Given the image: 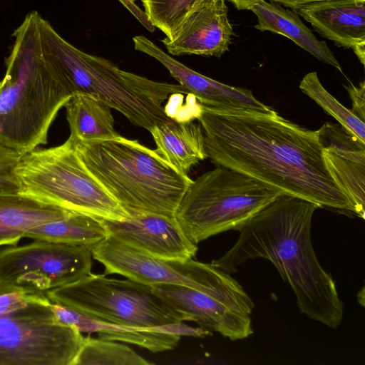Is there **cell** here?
<instances>
[{"label": "cell", "mask_w": 365, "mask_h": 365, "mask_svg": "<svg viewBox=\"0 0 365 365\" xmlns=\"http://www.w3.org/2000/svg\"><path fill=\"white\" fill-rule=\"evenodd\" d=\"M195 118L203 131L207 156L217 166L242 173L319 207L354 214L328 170L316 130L277 112L222 109L201 103Z\"/></svg>", "instance_id": "6da1fadb"}, {"label": "cell", "mask_w": 365, "mask_h": 365, "mask_svg": "<svg viewBox=\"0 0 365 365\" xmlns=\"http://www.w3.org/2000/svg\"><path fill=\"white\" fill-rule=\"evenodd\" d=\"M319 207L293 195L277 197L239 230L236 243L211 264L230 273L248 259L269 260L291 286L300 312L336 329L343 319V303L311 241L312 220Z\"/></svg>", "instance_id": "7a4b0ae2"}, {"label": "cell", "mask_w": 365, "mask_h": 365, "mask_svg": "<svg viewBox=\"0 0 365 365\" xmlns=\"http://www.w3.org/2000/svg\"><path fill=\"white\" fill-rule=\"evenodd\" d=\"M41 19L33 11L14 31L0 88V143L22 155L47 143L50 126L71 97L48 56Z\"/></svg>", "instance_id": "3957f363"}, {"label": "cell", "mask_w": 365, "mask_h": 365, "mask_svg": "<svg viewBox=\"0 0 365 365\" xmlns=\"http://www.w3.org/2000/svg\"><path fill=\"white\" fill-rule=\"evenodd\" d=\"M41 29L52 64L70 96L80 93L96 98L148 131L173 117L163 107L165 101L190 94L180 84L150 80L79 50L43 18Z\"/></svg>", "instance_id": "277c9868"}, {"label": "cell", "mask_w": 365, "mask_h": 365, "mask_svg": "<svg viewBox=\"0 0 365 365\" xmlns=\"http://www.w3.org/2000/svg\"><path fill=\"white\" fill-rule=\"evenodd\" d=\"M76 144L88 170L128 213L175 217L192 180L155 150L120 135Z\"/></svg>", "instance_id": "5b68a950"}, {"label": "cell", "mask_w": 365, "mask_h": 365, "mask_svg": "<svg viewBox=\"0 0 365 365\" xmlns=\"http://www.w3.org/2000/svg\"><path fill=\"white\" fill-rule=\"evenodd\" d=\"M15 173L24 195L99 219L129 216L88 170L70 138L60 145L24 154Z\"/></svg>", "instance_id": "8992f818"}, {"label": "cell", "mask_w": 365, "mask_h": 365, "mask_svg": "<svg viewBox=\"0 0 365 365\" xmlns=\"http://www.w3.org/2000/svg\"><path fill=\"white\" fill-rule=\"evenodd\" d=\"M286 195L242 173L224 167L192 180L175 218L195 245L221 232L241 228L277 197Z\"/></svg>", "instance_id": "52a82bcc"}, {"label": "cell", "mask_w": 365, "mask_h": 365, "mask_svg": "<svg viewBox=\"0 0 365 365\" xmlns=\"http://www.w3.org/2000/svg\"><path fill=\"white\" fill-rule=\"evenodd\" d=\"M46 295L90 318L122 326L150 328L182 322L153 286L129 279L91 273Z\"/></svg>", "instance_id": "ba28073f"}, {"label": "cell", "mask_w": 365, "mask_h": 365, "mask_svg": "<svg viewBox=\"0 0 365 365\" xmlns=\"http://www.w3.org/2000/svg\"><path fill=\"white\" fill-rule=\"evenodd\" d=\"M51 302L0 315V365H71L84 336L56 319Z\"/></svg>", "instance_id": "9c48e42d"}, {"label": "cell", "mask_w": 365, "mask_h": 365, "mask_svg": "<svg viewBox=\"0 0 365 365\" xmlns=\"http://www.w3.org/2000/svg\"><path fill=\"white\" fill-rule=\"evenodd\" d=\"M92 246L34 240L1 249L0 293L46 294L81 279L91 273Z\"/></svg>", "instance_id": "30bf717a"}, {"label": "cell", "mask_w": 365, "mask_h": 365, "mask_svg": "<svg viewBox=\"0 0 365 365\" xmlns=\"http://www.w3.org/2000/svg\"><path fill=\"white\" fill-rule=\"evenodd\" d=\"M93 257L104 274H118L145 284H176L208 292L233 289L240 284L230 274L192 258L164 259L142 253L110 237L92 246Z\"/></svg>", "instance_id": "8fae6325"}, {"label": "cell", "mask_w": 365, "mask_h": 365, "mask_svg": "<svg viewBox=\"0 0 365 365\" xmlns=\"http://www.w3.org/2000/svg\"><path fill=\"white\" fill-rule=\"evenodd\" d=\"M153 287L182 321L194 322L234 341L245 339L253 333L251 314L255 305L241 285L220 292L176 284Z\"/></svg>", "instance_id": "7c38bea8"}, {"label": "cell", "mask_w": 365, "mask_h": 365, "mask_svg": "<svg viewBox=\"0 0 365 365\" xmlns=\"http://www.w3.org/2000/svg\"><path fill=\"white\" fill-rule=\"evenodd\" d=\"M101 220L108 236L155 257L185 260L193 258L198 249L186 236L175 217L131 212L122 220Z\"/></svg>", "instance_id": "4fadbf2b"}, {"label": "cell", "mask_w": 365, "mask_h": 365, "mask_svg": "<svg viewBox=\"0 0 365 365\" xmlns=\"http://www.w3.org/2000/svg\"><path fill=\"white\" fill-rule=\"evenodd\" d=\"M133 41L135 50L159 61L179 84L202 105L267 114L276 112L258 101L250 90L226 85L193 71L143 36H134Z\"/></svg>", "instance_id": "5bb4252c"}, {"label": "cell", "mask_w": 365, "mask_h": 365, "mask_svg": "<svg viewBox=\"0 0 365 365\" xmlns=\"http://www.w3.org/2000/svg\"><path fill=\"white\" fill-rule=\"evenodd\" d=\"M225 0H202L185 16L171 38L162 40L173 56L221 57L229 51L234 34Z\"/></svg>", "instance_id": "9a60e30c"}, {"label": "cell", "mask_w": 365, "mask_h": 365, "mask_svg": "<svg viewBox=\"0 0 365 365\" xmlns=\"http://www.w3.org/2000/svg\"><path fill=\"white\" fill-rule=\"evenodd\" d=\"M296 12L339 47L352 48L365 41V0H324L303 5Z\"/></svg>", "instance_id": "2e32d148"}, {"label": "cell", "mask_w": 365, "mask_h": 365, "mask_svg": "<svg viewBox=\"0 0 365 365\" xmlns=\"http://www.w3.org/2000/svg\"><path fill=\"white\" fill-rule=\"evenodd\" d=\"M73 212L19 191H0V247L16 245L31 229Z\"/></svg>", "instance_id": "e0dca14e"}, {"label": "cell", "mask_w": 365, "mask_h": 365, "mask_svg": "<svg viewBox=\"0 0 365 365\" xmlns=\"http://www.w3.org/2000/svg\"><path fill=\"white\" fill-rule=\"evenodd\" d=\"M150 132L157 153L184 175L207 157L201 125L192 119L173 117L155 125Z\"/></svg>", "instance_id": "ac0fdd59"}, {"label": "cell", "mask_w": 365, "mask_h": 365, "mask_svg": "<svg viewBox=\"0 0 365 365\" xmlns=\"http://www.w3.org/2000/svg\"><path fill=\"white\" fill-rule=\"evenodd\" d=\"M250 10L257 18V24L255 26L256 29L289 38L322 63L332 66L342 73L341 65L327 42L319 41L304 25L296 11L264 0L258 1Z\"/></svg>", "instance_id": "d6986e66"}, {"label": "cell", "mask_w": 365, "mask_h": 365, "mask_svg": "<svg viewBox=\"0 0 365 365\" xmlns=\"http://www.w3.org/2000/svg\"><path fill=\"white\" fill-rule=\"evenodd\" d=\"M62 324L75 328L79 332L99 338L134 344L152 352H161L175 349L180 337L177 335L157 332L148 328L122 326L90 318L73 309L60 307L56 313Z\"/></svg>", "instance_id": "ffe728a7"}, {"label": "cell", "mask_w": 365, "mask_h": 365, "mask_svg": "<svg viewBox=\"0 0 365 365\" xmlns=\"http://www.w3.org/2000/svg\"><path fill=\"white\" fill-rule=\"evenodd\" d=\"M69 138L78 143L109 140L120 135L114 128L111 108L86 94L73 95L66 103Z\"/></svg>", "instance_id": "44dd1931"}, {"label": "cell", "mask_w": 365, "mask_h": 365, "mask_svg": "<svg viewBox=\"0 0 365 365\" xmlns=\"http://www.w3.org/2000/svg\"><path fill=\"white\" fill-rule=\"evenodd\" d=\"M108 236L101 219L73 212L68 217L37 226L29 230L25 237L51 242L93 245Z\"/></svg>", "instance_id": "7402d4cb"}, {"label": "cell", "mask_w": 365, "mask_h": 365, "mask_svg": "<svg viewBox=\"0 0 365 365\" xmlns=\"http://www.w3.org/2000/svg\"><path fill=\"white\" fill-rule=\"evenodd\" d=\"M150 365L129 346L89 334L83 341L71 365Z\"/></svg>", "instance_id": "603a6c76"}, {"label": "cell", "mask_w": 365, "mask_h": 365, "mask_svg": "<svg viewBox=\"0 0 365 365\" xmlns=\"http://www.w3.org/2000/svg\"><path fill=\"white\" fill-rule=\"evenodd\" d=\"M324 157L332 178L351 202L354 214L364 219L365 165L325 150Z\"/></svg>", "instance_id": "cb8c5ba5"}, {"label": "cell", "mask_w": 365, "mask_h": 365, "mask_svg": "<svg viewBox=\"0 0 365 365\" xmlns=\"http://www.w3.org/2000/svg\"><path fill=\"white\" fill-rule=\"evenodd\" d=\"M299 88L313 99L325 112L334 118L341 125L365 143V125L354 113L345 108L322 85L317 72L306 74Z\"/></svg>", "instance_id": "d4e9b609"}, {"label": "cell", "mask_w": 365, "mask_h": 365, "mask_svg": "<svg viewBox=\"0 0 365 365\" xmlns=\"http://www.w3.org/2000/svg\"><path fill=\"white\" fill-rule=\"evenodd\" d=\"M202 0H141L150 24L171 38L185 16Z\"/></svg>", "instance_id": "484cf974"}, {"label": "cell", "mask_w": 365, "mask_h": 365, "mask_svg": "<svg viewBox=\"0 0 365 365\" xmlns=\"http://www.w3.org/2000/svg\"><path fill=\"white\" fill-rule=\"evenodd\" d=\"M316 131L324 150L365 165V143L342 125L325 123Z\"/></svg>", "instance_id": "4316f807"}, {"label": "cell", "mask_w": 365, "mask_h": 365, "mask_svg": "<svg viewBox=\"0 0 365 365\" xmlns=\"http://www.w3.org/2000/svg\"><path fill=\"white\" fill-rule=\"evenodd\" d=\"M23 155L0 143V191H19L15 170Z\"/></svg>", "instance_id": "83f0119b"}, {"label": "cell", "mask_w": 365, "mask_h": 365, "mask_svg": "<svg viewBox=\"0 0 365 365\" xmlns=\"http://www.w3.org/2000/svg\"><path fill=\"white\" fill-rule=\"evenodd\" d=\"M45 294H36L22 290L0 293V315L13 313L32 303H50Z\"/></svg>", "instance_id": "f1b7e54d"}, {"label": "cell", "mask_w": 365, "mask_h": 365, "mask_svg": "<svg viewBox=\"0 0 365 365\" xmlns=\"http://www.w3.org/2000/svg\"><path fill=\"white\" fill-rule=\"evenodd\" d=\"M151 331L161 332L165 334H174L179 336H193V337H205L212 335L210 330L200 327H193L183 324L182 322H174L160 325L158 327L148 328Z\"/></svg>", "instance_id": "f546056e"}, {"label": "cell", "mask_w": 365, "mask_h": 365, "mask_svg": "<svg viewBox=\"0 0 365 365\" xmlns=\"http://www.w3.org/2000/svg\"><path fill=\"white\" fill-rule=\"evenodd\" d=\"M352 103L351 110L355 115L364 122L365 119V83L362 81L359 86L352 84L345 86Z\"/></svg>", "instance_id": "4dcf8cb0"}, {"label": "cell", "mask_w": 365, "mask_h": 365, "mask_svg": "<svg viewBox=\"0 0 365 365\" xmlns=\"http://www.w3.org/2000/svg\"><path fill=\"white\" fill-rule=\"evenodd\" d=\"M321 1L324 0H269L270 2L277 3L281 6H285L286 8L291 9L294 11H296L299 7L303 5Z\"/></svg>", "instance_id": "1f68e13d"}, {"label": "cell", "mask_w": 365, "mask_h": 365, "mask_svg": "<svg viewBox=\"0 0 365 365\" xmlns=\"http://www.w3.org/2000/svg\"><path fill=\"white\" fill-rule=\"evenodd\" d=\"M238 10H250L260 0H228Z\"/></svg>", "instance_id": "d6a6232c"}, {"label": "cell", "mask_w": 365, "mask_h": 365, "mask_svg": "<svg viewBox=\"0 0 365 365\" xmlns=\"http://www.w3.org/2000/svg\"><path fill=\"white\" fill-rule=\"evenodd\" d=\"M354 52L358 57L360 62L364 65L365 62V41L356 43L353 46Z\"/></svg>", "instance_id": "836d02e7"}, {"label": "cell", "mask_w": 365, "mask_h": 365, "mask_svg": "<svg viewBox=\"0 0 365 365\" xmlns=\"http://www.w3.org/2000/svg\"><path fill=\"white\" fill-rule=\"evenodd\" d=\"M120 3L125 7L126 9H130L134 6V2L132 0H118Z\"/></svg>", "instance_id": "e575fe53"}, {"label": "cell", "mask_w": 365, "mask_h": 365, "mask_svg": "<svg viewBox=\"0 0 365 365\" xmlns=\"http://www.w3.org/2000/svg\"><path fill=\"white\" fill-rule=\"evenodd\" d=\"M358 302L361 304V306H364V287H363L361 289L357 295Z\"/></svg>", "instance_id": "d590c367"}, {"label": "cell", "mask_w": 365, "mask_h": 365, "mask_svg": "<svg viewBox=\"0 0 365 365\" xmlns=\"http://www.w3.org/2000/svg\"><path fill=\"white\" fill-rule=\"evenodd\" d=\"M1 81H0V88H1Z\"/></svg>", "instance_id": "8d00e7d4"}, {"label": "cell", "mask_w": 365, "mask_h": 365, "mask_svg": "<svg viewBox=\"0 0 365 365\" xmlns=\"http://www.w3.org/2000/svg\"><path fill=\"white\" fill-rule=\"evenodd\" d=\"M133 1L135 2L136 0H132Z\"/></svg>", "instance_id": "74e56055"}, {"label": "cell", "mask_w": 365, "mask_h": 365, "mask_svg": "<svg viewBox=\"0 0 365 365\" xmlns=\"http://www.w3.org/2000/svg\"><path fill=\"white\" fill-rule=\"evenodd\" d=\"M226 1V0H225Z\"/></svg>", "instance_id": "f35d334b"}]
</instances>
